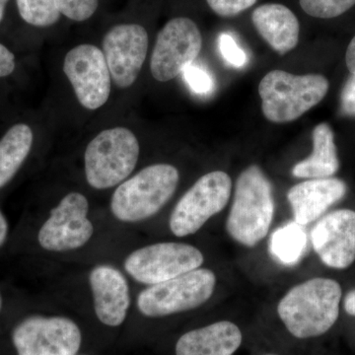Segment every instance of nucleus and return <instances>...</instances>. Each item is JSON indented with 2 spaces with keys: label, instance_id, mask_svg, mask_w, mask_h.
Returning <instances> with one entry per match:
<instances>
[{
  "label": "nucleus",
  "instance_id": "f704fd0d",
  "mask_svg": "<svg viewBox=\"0 0 355 355\" xmlns=\"http://www.w3.org/2000/svg\"><path fill=\"white\" fill-rule=\"evenodd\" d=\"M263 355H279V354H263Z\"/></svg>",
  "mask_w": 355,
  "mask_h": 355
},
{
  "label": "nucleus",
  "instance_id": "4be33fe9",
  "mask_svg": "<svg viewBox=\"0 0 355 355\" xmlns=\"http://www.w3.org/2000/svg\"><path fill=\"white\" fill-rule=\"evenodd\" d=\"M21 18L35 27H49L60 20L55 0H16Z\"/></svg>",
  "mask_w": 355,
  "mask_h": 355
},
{
  "label": "nucleus",
  "instance_id": "7ed1b4c3",
  "mask_svg": "<svg viewBox=\"0 0 355 355\" xmlns=\"http://www.w3.org/2000/svg\"><path fill=\"white\" fill-rule=\"evenodd\" d=\"M179 181L180 173L175 166H147L114 191L112 214L119 220L128 223L150 218L171 200Z\"/></svg>",
  "mask_w": 355,
  "mask_h": 355
},
{
  "label": "nucleus",
  "instance_id": "bb28decb",
  "mask_svg": "<svg viewBox=\"0 0 355 355\" xmlns=\"http://www.w3.org/2000/svg\"><path fill=\"white\" fill-rule=\"evenodd\" d=\"M219 49L224 60L237 69L244 67L247 64V55L245 51L236 44L234 39L227 34L221 35L219 39Z\"/></svg>",
  "mask_w": 355,
  "mask_h": 355
},
{
  "label": "nucleus",
  "instance_id": "c85d7f7f",
  "mask_svg": "<svg viewBox=\"0 0 355 355\" xmlns=\"http://www.w3.org/2000/svg\"><path fill=\"white\" fill-rule=\"evenodd\" d=\"M15 69V57L8 49L0 44V77L10 76Z\"/></svg>",
  "mask_w": 355,
  "mask_h": 355
},
{
  "label": "nucleus",
  "instance_id": "39448f33",
  "mask_svg": "<svg viewBox=\"0 0 355 355\" xmlns=\"http://www.w3.org/2000/svg\"><path fill=\"white\" fill-rule=\"evenodd\" d=\"M139 144L128 128L103 130L86 148L84 169L88 184L96 190H107L121 184L135 170Z\"/></svg>",
  "mask_w": 355,
  "mask_h": 355
},
{
  "label": "nucleus",
  "instance_id": "20e7f679",
  "mask_svg": "<svg viewBox=\"0 0 355 355\" xmlns=\"http://www.w3.org/2000/svg\"><path fill=\"white\" fill-rule=\"evenodd\" d=\"M329 86L328 79L321 74L295 76L272 70L259 85L263 116L275 123L297 120L326 97Z\"/></svg>",
  "mask_w": 355,
  "mask_h": 355
},
{
  "label": "nucleus",
  "instance_id": "c756f323",
  "mask_svg": "<svg viewBox=\"0 0 355 355\" xmlns=\"http://www.w3.org/2000/svg\"><path fill=\"white\" fill-rule=\"evenodd\" d=\"M345 62H347V67L349 69L350 73L355 76V36L347 46Z\"/></svg>",
  "mask_w": 355,
  "mask_h": 355
},
{
  "label": "nucleus",
  "instance_id": "f257e3e1",
  "mask_svg": "<svg viewBox=\"0 0 355 355\" xmlns=\"http://www.w3.org/2000/svg\"><path fill=\"white\" fill-rule=\"evenodd\" d=\"M342 295L336 280L314 277L289 289L280 299L277 314L294 338H318L338 321Z\"/></svg>",
  "mask_w": 355,
  "mask_h": 355
},
{
  "label": "nucleus",
  "instance_id": "7c9ffc66",
  "mask_svg": "<svg viewBox=\"0 0 355 355\" xmlns=\"http://www.w3.org/2000/svg\"><path fill=\"white\" fill-rule=\"evenodd\" d=\"M345 312L350 316L355 317V288L347 292L343 301Z\"/></svg>",
  "mask_w": 355,
  "mask_h": 355
},
{
  "label": "nucleus",
  "instance_id": "ddd939ff",
  "mask_svg": "<svg viewBox=\"0 0 355 355\" xmlns=\"http://www.w3.org/2000/svg\"><path fill=\"white\" fill-rule=\"evenodd\" d=\"M103 53L114 84L128 88L137 81L148 51V34L139 24H121L103 39Z\"/></svg>",
  "mask_w": 355,
  "mask_h": 355
},
{
  "label": "nucleus",
  "instance_id": "2f4dec72",
  "mask_svg": "<svg viewBox=\"0 0 355 355\" xmlns=\"http://www.w3.org/2000/svg\"><path fill=\"white\" fill-rule=\"evenodd\" d=\"M7 235H8V223L6 216L0 211V247L6 241Z\"/></svg>",
  "mask_w": 355,
  "mask_h": 355
},
{
  "label": "nucleus",
  "instance_id": "a211bd4d",
  "mask_svg": "<svg viewBox=\"0 0 355 355\" xmlns=\"http://www.w3.org/2000/svg\"><path fill=\"white\" fill-rule=\"evenodd\" d=\"M242 342L237 324L219 321L184 334L177 342L176 355H233Z\"/></svg>",
  "mask_w": 355,
  "mask_h": 355
},
{
  "label": "nucleus",
  "instance_id": "9d476101",
  "mask_svg": "<svg viewBox=\"0 0 355 355\" xmlns=\"http://www.w3.org/2000/svg\"><path fill=\"white\" fill-rule=\"evenodd\" d=\"M88 211V200L83 193L73 191L65 196L40 229V246L50 252L72 251L85 246L94 234Z\"/></svg>",
  "mask_w": 355,
  "mask_h": 355
},
{
  "label": "nucleus",
  "instance_id": "0eeeda50",
  "mask_svg": "<svg viewBox=\"0 0 355 355\" xmlns=\"http://www.w3.org/2000/svg\"><path fill=\"white\" fill-rule=\"evenodd\" d=\"M232 193V180L227 173L214 171L203 175L175 205L169 227L177 237L197 233L225 209Z\"/></svg>",
  "mask_w": 355,
  "mask_h": 355
},
{
  "label": "nucleus",
  "instance_id": "6e6552de",
  "mask_svg": "<svg viewBox=\"0 0 355 355\" xmlns=\"http://www.w3.org/2000/svg\"><path fill=\"white\" fill-rule=\"evenodd\" d=\"M205 257L198 248L178 242H162L139 248L123 263L125 272L139 284H161L202 266Z\"/></svg>",
  "mask_w": 355,
  "mask_h": 355
},
{
  "label": "nucleus",
  "instance_id": "72a5a7b5",
  "mask_svg": "<svg viewBox=\"0 0 355 355\" xmlns=\"http://www.w3.org/2000/svg\"><path fill=\"white\" fill-rule=\"evenodd\" d=\"M1 306H2V299H1V295H0V310H1Z\"/></svg>",
  "mask_w": 355,
  "mask_h": 355
},
{
  "label": "nucleus",
  "instance_id": "423d86ee",
  "mask_svg": "<svg viewBox=\"0 0 355 355\" xmlns=\"http://www.w3.org/2000/svg\"><path fill=\"white\" fill-rule=\"evenodd\" d=\"M216 286V273L209 268H197L140 291L137 309L150 318L197 309L211 298Z\"/></svg>",
  "mask_w": 355,
  "mask_h": 355
},
{
  "label": "nucleus",
  "instance_id": "dca6fc26",
  "mask_svg": "<svg viewBox=\"0 0 355 355\" xmlns=\"http://www.w3.org/2000/svg\"><path fill=\"white\" fill-rule=\"evenodd\" d=\"M347 191V184L338 178L308 179L296 184L287 193L294 221L301 226L316 221L331 205L340 202Z\"/></svg>",
  "mask_w": 355,
  "mask_h": 355
},
{
  "label": "nucleus",
  "instance_id": "b1692460",
  "mask_svg": "<svg viewBox=\"0 0 355 355\" xmlns=\"http://www.w3.org/2000/svg\"><path fill=\"white\" fill-rule=\"evenodd\" d=\"M60 14L70 20L83 22L92 17L99 0H55Z\"/></svg>",
  "mask_w": 355,
  "mask_h": 355
},
{
  "label": "nucleus",
  "instance_id": "1a4fd4ad",
  "mask_svg": "<svg viewBox=\"0 0 355 355\" xmlns=\"http://www.w3.org/2000/svg\"><path fill=\"white\" fill-rule=\"evenodd\" d=\"M202 36L190 18L177 17L168 21L158 33L151 57L154 78L167 83L176 78L200 55Z\"/></svg>",
  "mask_w": 355,
  "mask_h": 355
},
{
  "label": "nucleus",
  "instance_id": "f3484780",
  "mask_svg": "<svg viewBox=\"0 0 355 355\" xmlns=\"http://www.w3.org/2000/svg\"><path fill=\"white\" fill-rule=\"evenodd\" d=\"M252 22L259 35L279 55H286L297 46L300 24L288 7L266 3L257 7Z\"/></svg>",
  "mask_w": 355,
  "mask_h": 355
},
{
  "label": "nucleus",
  "instance_id": "a878e982",
  "mask_svg": "<svg viewBox=\"0 0 355 355\" xmlns=\"http://www.w3.org/2000/svg\"><path fill=\"white\" fill-rule=\"evenodd\" d=\"M258 0H207L212 11L220 17H234L251 8Z\"/></svg>",
  "mask_w": 355,
  "mask_h": 355
},
{
  "label": "nucleus",
  "instance_id": "cd10ccee",
  "mask_svg": "<svg viewBox=\"0 0 355 355\" xmlns=\"http://www.w3.org/2000/svg\"><path fill=\"white\" fill-rule=\"evenodd\" d=\"M340 110L347 116H355V76L352 74L343 85L340 95Z\"/></svg>",
  "mask_w": 355,
  "mask_h": 355
},
{
  "label": "nucleus",
  "instance_id": "393cba45",
  "mask_svg": "<svg viewBox=\"0 0 355 355\" xmlns=\"http://www.w3.org/2000/svg\"><path fill=\"white\" fill-rule=\"evenodd\" d=\"M184 80L193 92L198 94H209L214 89V83L209 72L197 65H189L184 69Z\"/></svg>",
  "mask_w": 355,
  "mask_h": 355
},
{
  "label": "nucleus",
  "instance_id": "9b49d317",
  "mask_svg": "<svg viewBox=\"0 0 355 355\" xmlns=\"http://www.w3.org/2000/svg\"><path fill=\"white\" fill-rule=\"evenodd\" d=\"M12 340L18 355H76L83 335L69 318L35 316L16 327Z\"/></svg>",
  "mask_w": 355,
  "mask_h": 355
},
{
  "label": "nucleus",
  "instance_id": "2eb2a0df",
  "mask_svg": "<svg viewBox=\"0 0 355 355\" xmlns=\"http://www.w3.org/2000/svg\"><path fill=\"white\" fill-rule=\"evenodd\" d=\"M96 316L102 324L118 327L125 322L130 306V286L125 275L111 265H100L89 273Z\"/></svg>",
  "mask_w": 355,
  "mask_h": 355
},
{
  "label": "nucleus",
  "instance_id": "5701e85b",
  "mask_svg": "<svg viewBox=\"0 0 355 355\" xmlns=\"http://www.w3.org/2000/svg\"><path fill=\"white\" fill-rule=\"evenodd\" d=\"M308 15L319 19H331L343 15L355 6V0H299Z\"/></svg>",
  "mask_w": 355,
  "mask_h": 355
},
{
  "label": "nucleus",
  "instance_id": "473e14b6",
  "mask_svg": "<svg viewBox=\"0 0 355 355\" xmlns=\"http://www.w3.org/2000/svg\"><path fill=\"white\" fill-rule=\"evenodd\" d=\"M9 0H0V22L3 19L4 12H6V4Z\"/></svg>",
  "mask_w": 355,
  "mask_h": 355
},
{
  "label": "nucleus",
  "instance_id": "f8f14e48",
  "mask_svg": "<svg viewBox=\"0 0 355 355\" xmlns=\"http://www.w3.org/2000/svg\"><path fill=\"white\" fill-rule=\"evenodd\" d=\"M64 71L84 108L97 110L108 101L111 73L104 53L93 44H79L65 55Z\"/></svg>",
  "mask_w": 355,
  "mask_h": 355
},
{
  "label": "nucleus",
  "instance_id": "f03ea898",
  "mask_svg": "<svg viewBox=\"0 0 355 355\" xmlns=\"http://www.w3.org/2000/svg\"><path fill=\"white\" fill-rule=\"evenodd\" d=\"M275 210L270 180L259 166H249L236 182L226 231L238 244L256 247L268 236Z\"/></svg>",
  "mask_w": 355,
  "mask_h": 355
},
{
  "label": "nucleus",
  "instance_id": "6ab92c4d",
  "mask_svg": "<svg viewBox=\"0 0 355 355\" xmlns=\"http://www.w3.org/2000/svg\"><path fill=\"white\" fill-rule=\"evenodd\" d=\"M313 153L300 161L292 169V175L298 179H323L331 178L340 169L335 135L330 125L320 123L312 133Z\"/></svg>",
  "mask_w": 355,
  "mask_h": 355
},
{
  "label": "nucleus",
  "instance_id": "412c9836",
  "mask_svg": "<svg viewBox=\"0 0 355 355\" xmlns=\"http://www.w3.org/2000/svg\"><path fill=\"white\" fill-rule=\"evenodd\" d=\"M307 235L303 226L295 221L289 222L272 233L270 252L275 260L286 266L297 263L305 253Z\"/></svg>",
  "mask_w": 355,
  "mask_h": 355
},
{
  "label": "nucleus",
  "instance_id": "4468645a",
  "mask_svg": "<svg viewBox=\"0 0 355 355\" xmlns=\"http://www.w3.org/2000/svg\"><path fill=\"white\" fill-rule=\"evenodd\" d=\"M311 242L329 268H349L355 261L354 210L338 209L322 217L311 231Z\"/></svg>",
  "mask_w": 355,
  "mask_h": 355
},
{
  "label": "nucleus",
  "instance_id": "aec40b11",
  "mask_svg": "<svg viewBox=\"0 0 355 355\" xmlns=\"http://www.w3.org/2000/svg\"><path fill=\"white\" fill-rule=\"evenodd\" d=\"M33 132L29 125H13L0 139V189L12 180L29 155Z\"/></svg>",
  "mask_w": 355,
  "mask_h": 355
}]
</instances>
